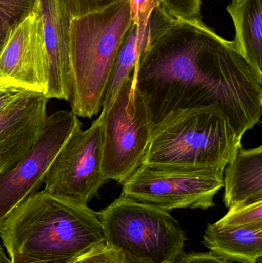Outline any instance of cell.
<instances>
[{
	"instance_id": "cell-6",
	"label": "cell",
	"mask_w": 262,
	"mask_h": 263,
	"mask_svg": "<svg viewBox=\"0 0 262 263\" xmlns=\"http://www.w3.org/2000/svg\"><path fill=\"white\" fill-rule=\"evenodd\" d=\"M103 112L102 170L108 180L123 184L142 165L153 129L146 102L132 75Z\"/></svg>"
},
{
	"instance_id": "cell-14",
	"label": "cell",
	"mask_w": 262,
	"mask_h": 263,
	"mask_svg": "<svg viewBox=\"0 0 262 263\" xmlns=\"http://www.w3.org/2000/svg\"><path fill=\"white\" fill-rule=\"evenodd\" d=\"M224 203L229 210L262 200V146L238 148L226 166Z\"/></svg>"
},
{
	"instance_id": "cell-27",
	"label": "cell",
	"mask_w": 262,
	"mask_h": 263,
	"mask_svg": "<svg viewBox=\"0 0 262 263\" xmlns=\"http://www.w3.org/2000/svg\"><path fill=\"white\" fill-rule=\"evenodd\" d=\"M255 263H262V256L261 257L258 258V259H257L256 262Z\"/></svg>"
},
{
	"instance_id": "cell-2",
	"label": "cell",
	"mask_w": 262,
	"mask_h": 263,
	"mask_svg": "<svg viewBox=\"0 0 262 263\" xmlns=\"http://www.w3.org/2000/svg\"><path fill=\"white\" fill-rule=\"evenodd\" d=\"M0 238L9 257L45 263L71 262L105 242L98 213L44 190L14 210Z\"/></svg>"
},
{
	"instance_id": "cell-18",
	"label": "cell",
	"mask_w": 262,
	"mask_h": 263,
	"mask_svg": "<svg viewBox=\"0 0 262 263\" xmlns=\"http://www.w3.org/2000/svg\"><path fill=\"white\" fill-rule=\"evenodd\" d=\"M214 224L227 228L262 227V200L230 209L226 216Z\"/></svg>"
},
{
	"instance_id": "cell-24",
	"label": "cell",
	"mask_w": 262,
	"mask_h": 263,
	"mask_svg": "<svg viewBox=\"0 0 262 263\" xmlns=\"http://www.w3.org/2000/svg\"><path fill=\"white\" fill-rule=\"evenodd\" d=\"M26 90L13 86L0 85V114L6 110Z\"/></svg>"
},
{
	"instance_id": "cell-1",
	"label": "cell",
	"mask_w": 262,
	"mask_h": 263,
	"mask_svg": "<svg viewBox=\"0 0 262 263\" xmlns=\"http://www.w3.org/2000/svg\"><path fill=\"white\" fill-rule=\"evenodd\" d=\"M132 77L154 125L175 111L215 106L238 137L262 116V78L233 41L201 18H172L151 39Z\"/></svg>"
},
{
	"instance_id": "cell-15",
	"label": "cell",
	"mask_w": 262,
	"mask_h": 263,
	"mask_svg": "<svg viewBox=\"0 0 262 263\" xmlns=\"http://www.w3.org/2000/svg\"><path fill=\"white\" fill-rule=\"evenodd\" d=\"M203 245L228 262L255 263L262 256V227L227 228L209 224Z\"/></svg>"
},
{
	"instance_id": "cell-26",
	"label": "cell",
	"mask_w": 262,
	"mask_h": 263,
	"mask_svg": "<svg viewBox=\"0 0 262 263\" xmlns=\"http://www.w3.org/2000/svg\"><path fill=\"white\" fill-rule=\"evenodd\" d=\"M0 263H12V260L7 258L1 246H0Z\"/></svg>"
},
{
	"instance_id": "cell-20",
	"label": "cell",
	"mask_w": 262,
	"mask_h": 263,
	"mask_svg": "<svg viewBox=\"0 0 262 263\" xmlns=\"http://www.w3.org/2000/svg\"><path fill=\"white\" fill-rule=\"evenodd\" d=\"M162 6L174 18H200L201 0H161Z\"/></svg>"
},
{
	"instance_id": "cell-22",
	"label": "cell",
	"mask_w": 262,
	"mask_h": 263,
	"mask_svg": "<svg viewBox=\"0 0 262 263\" xmlns=\"http://www.w3.org/2000/svg\"><path fill=\"white\" fill-rule=\"evenodd\" d=\"M162 5L161 0H130L132 22L149 21L155 8Z\"/></svg>"
},
{
	"instance_id": "cell-4",
	"label": "cell",
	"mask_w": 262,
	"mask_h": 263,
	"mask_svg": "<svg viewBox=\"0 0 262 263\" xmlns=\"http://www.w3.org/2000/svg\"><path fill=\"white\" fill-rule=\"evenodd\" d=\"M241 146L218 106L175 111L154 125L142 165L170 170H225Z\"/></svg>"
},
{
	"instance_id": "cell-7",
	"label": "cell",
	"mask_w": 262,
	"mask_h": 263,
	"mask_svg": "<svg viewBox=\"0 0 262 263\" xmlns=\"http://www.w3.org/2000/svg\"><path fill=\"white\" fill-rule=\"evenodd\" d=\"M104 112L83 130L79 120L45 176L44 190L66 200L88 205L108 182L102 170Z\"/></svg>"
},
{
	"instance_id": "cell-17",
	"label": "cell",
	"mask_w": 262,
	"mask_h": 263,
	"mask_svg": "<svg viewBox=\"0 0 262 263\" xmlns=\"http://www.w3.org/2000/svg\"><path fill=\"white\" fill-rule=\"evenodd\" d=\"M36 0H0V52L12 31L35 10Z\"/></svg>"
},
{
	"instance_id": "cell-8",
	"label": "cell",
	"mask_w": 262,
	"mask_h": 263,
	"mask_svg": "<svg viewBox=\"0 0 262 263\" xmlns=\"http://www.w3.org/2000/svg\"><path fill=\"white\" fill-rule=\"evenodd\" d=\"M225 170H185L141 165L123 183L120 196L166 211L208 210L223 187Z\"/></svg>"
},
{
	"instance_id": "cell-3",
	"label": "cell",
	"mask_w": 262,
	"mask_h": 263,
	"mask_svg": "<svg viewBox=\"0 0 262 263\" xmlns=\"http://www.w3.org/2000/svg\"><path fill=\"white\" fill-rule=\"evenodd\" d=\"M132 23L130 0L72 18L71 21V111L91 119L103 109L122 44Z\"/></svg>"
},
{
	"instance_id": "cell-25",
	"label": "cell",
	"mask_w": 262,
	"mask_h": 263,
	"mask_svg": "<svg viewBox=\"0 0 262 263\" xmlns=\"http://www.w3.org/2000/svg\"><path fill=\"white\" fill-rule=\"evenodd\" d=\"M12 263H45V262H33V261L28 260V259H23V258L18 257V256H13V257H10Z\"/></svg>"
},
{
	"instance_id": "cell-10",
	"label": "cell",
	"mask_w": 262,
	"mask_h": 263,
	"mask_svg": "<svg viewBox=\"0 0 262 263\" xmlns=\"http://www.w3.org/2000/svg\"><path fill=\"white\" fill-rule=\"evenodd\" d=\"M0 85L47 92V63L35 10L12 31L0 52Z\"/></svg>"
},
{
	"instance_id": "cell-11",
	"label": "cell",
	"mask_w": 262,
	"mask_h": 263,
	"mask_svg": "<svg viewBox=\"0 0 262 263\" xmlns=\"http://www.w3.org/2000/svg\"><path fill=\"white\" fill-rule=\"evenodd\" d=\"M48 70V99L69 102L70 98V27L72 15L61 0H36Z\"/></svg>"
},
{
	"instance_id": "cell-5",
	"label": "cell",
	"mask_w": 262,
	"mask_h": 263,
	"mask_svg": "<svg viewBox=\"0 0 262 263\" xmlns=\"http://www.w3.org/2000/svg\"><path fill=\"white\" fill-rule=\"evenodd\" d=\"M98 217L109 247L149 263H172L183 253L186 233L166 210L119 196Z\"/></svg>"
},
{
	"instance_id": "cell-12",
	"label": "cell",
	"mask_w": 262,
	"mask_h": 263,
	"mask_svg": "<svg viewBox=\"0 0 262 263\" xmlns=\"http://www.w3.org/2000/svg\"><path fill=\"white\" fill-rule=\"evenodd\" d=\"M48 100L44 94L26 91L0 114V173L13 167L41 134Z\"/></svg>"
},
{
	"instance_id": "cell-19",
	"label": "cell",
	"mask_w": 262,
	"mask_h": 263,
	"mask_svg": "<svg viewBox=\"0 0 262 263\" xmlns=\"http://www.w3.org/2000/svg\"><path fill=\"white\" fill-rule=\"evenodd\" d=\"M69 263H149L121 249L100 244Z\"/></svg>"
},
{
	"instance_id": "cell-9",
	"label": "cell",
	"mask_w": 262,
	"mask_h": 263,
	"mask_svg": "<svg viewBox=\"0 0 262 263\" xmlns=\"http://www.w3.org/2000/svg\"><path fill=\"white\" fill-rule=\"evenodd\" d=\"M78 120L72 111H58L48 117L29 151L10 170L0 173V227L22 202L38 192L54 158Z\"/></svg>"
},
{
	"instance_id": "cell-21",
	"label": "cell",
	"mask_w": 262,
	"mask_h": 263,
	"mask_svg": "<svg viewBox=\"0 0 262 263\" xmlns=\"http://www.w3.org/2000/svg\"><path fill=\"white\" fill-rule=\"evenodd\" d=\"M72 18L99 12L123 0H61Z\"/></svg>"
},
{
	"instance_id": "cell-13",
	"label": "cell",
	"mask_w": 262,
	"mask_h": 263,
	"mask_svg": "<svg viewBox=\"0 0 262 263\" xmlns=\"http://www.w3.org/2000/svg\"><path fill=\"white\" fill-rule=\"evenodd\" d=\"M162 5L155 8L147 22H132L122 44L109 80L102 110L106 111L113 102L125 80L132 75L140 55L150 42L172 20Z\"/></svg>"
},
{
	"instance_id": "cell-23",
	"label": "cell",
	"mask_w": 262,
	"mask_h": 263,
	"mask_svg": "<svg viewBox=\"0 0 262 263\" xmlns=\"http://www.w3.org/2000/svg\"><path fill=\"white\" fill-rule=\"evenodd\" d=\"M172 263H232L211 253H182Z\"/></svg>"
},
{
	"instance_id": "cell-16",
	"label": "cell",
	"mask_w": 262,
	"mask_h": 263,
	"mask_svg": "<svg viewBox=\"0 0 262 263\" xmlns=\"http://www.w3.org/2000/svg\"><path fill=\"white\" fill-rule=\"evenodd\" d=\"M227 12L233 20V43L262 78V0H232Z\"/></svg>"
}]
</instances>
